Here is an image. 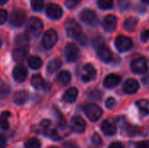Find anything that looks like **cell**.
I'll list each match as a JSON object with an SVG mask.
<instances>
[{"instance_id": "cell-49", "label": "cell", "mask_w": 149, "mask_h": 148, "mask_svg": "<svg viewBox=\"0 0 149 148\" xmlns=\"http://www.w3.org/2000/svg\"><path fill=\"white\" fill-rule=\"evenodd\" d=\"M50 148H58V147H50Z\"/></svg>"}, {"instance_id": "cell-20", "label": "cell", "mask_w": 149, "mask_h": 148, "mask_svg": "<svg viewBox=\"0 0 149 148\" xmlns=\"http://www.w3.org/2000/svg\"><path fill=\"white\" fill-rule=\"evenodd\" d=\"M28 55V51L25 47H18L15 49L12 52V57L15 61L17 62H22L26 58Z\"/></svg>"}, {"instance_id": "cell-26", "label": "cell", "mask_w": 149, "mask_h": 148, "mask_svg": "<svg viewBox=\"0 0 149 148\" xmlns=\"http://www.w3.org/2000/svg\"><path fill=\"white\" fill-rule=\"evenodd\" d=\"M148 101L146 99H142V100H139L137 101L136 105L139 108V111L141 113V114L142 116H146L149 113V109H148Z\"/></svg>"}, {"instance_id": "cell-38", "label": "cell", "mask_w": 149, "mask_h": 148, "mask_svg": "<svg viewBox=\"0 0 149 148\" xmlns=\"http://www.w3.org/2000/svg\"><path fill=\"white\" fill-rule=\"evenodd\" d=\"M115 104H116V100L113 98H112V97L107 99V100L106 101V106L108 109H112L115 106Z\"/></svg>"}, {"instance_id": "cell-24", "label": "cell", "mask_w": 149, "mask_h": 148, "mask_svg": "<svg viewBox=\"0 0 149 148\" xmlns=\"http://www.w3.org/2000/svg\"><path fill=\"white\" fill-rule=\"evenodd\" d=\"M10 112H3L0 115V128L3 130L9 129V118L10 117Z\"/></svg>"}, {"instance_id": "cell-9", "label": "cell", "mask_w": 149, "mask_h": 148, "mask_svg": "<svg viewBox=\"0 0 149 148\" xmlns=\"http://www.w3.org/2000/svg\"><path fill=\"white\" fill-rule=\"evenodd\" d=\"M131 68L135 73H144L148 70V62L145 58H138L132 62Z\"/></svg>"}, {"instance_id": "cell-39", "label": "cell", "mask_w": 149, "mask_h": 148, "mask_svg": "<svg viewBox=\"0 0 149 148\" xmlns=\"http://www.w3.org/2000/svg\"><path fill=\"white\" fill-rule=\"evenodd\" d=\"M7 19V11L4 10H0V24H3Z\"/></svg>"}, {"instance_id": "cell-43", "label": "cell", "mask_w": 149, "mask_h": 148, "mask_svg": "<svg viewBox=\"0 0 149 148\" xmlns=\"http://www.w3.org/2000/svg\"><path fill=\"white\" fill-rule=\"evenodd\" d=\"M77 40L81 44H86V40H87V38H86V36L85 35V34H81L80 36H79L78 37V38H77Z\"/></svg>"}, {"instance_id": "cell-40", "label": "cell", "mask_w": 149, "mask_h": 148, "mask_svg": "<svg viewBox=\"0 0 149 148\" xmlns=\"http://www.w3.org/2000/svg\"><path fill=\"white\" fill-rule=\"evenodd\" d=\"M135 148H149V141L148 140L141 141L136 145Z\"/></svg>"}, {"instance_id": "cell-41", "label": "cell", "mask_w": 149, "mask_h": 148, "mask_svg": "<svg viewBox=\"0 0 149 148\" xmlns=\"http://www.w3.org/2000/svg\"><path fill=\"white\" fill-rule=\"evenodd\" d=\"M141 40L143 42H147L149 40V29L148 30H146L144 31L142 33H141Z\"/></svg>"}, {"instance_id": "cell-29", "label": "cell", "mask_w": 149, "mask_h": 148, "mask_svg": "<svg viewBox=\"0 0 149 148\" xmlns=\"http://www.w3.org/2000/svg\"><path fill=\"white\" fill-rule=\"evenodd\" d=\"M40 147H41V143L36 138H31L27 140L24 143L25 148H40Z\"/></svg>"}, {"instance_id": "cell-12", "label": "cell", "mask_w": 149, "mask_h": 148, "mask_svg": "<svg viewBox=\"0 0 149 148\" xmlns=\"http://www.w3.org/2000/svg\"><path fill=\"white\" fill-rule=\"evenodd\" d=\"M12 75H13L14 79L17 82H23L24 80H25L28 75V72L24 65L19 64V65H17L15 68L13 69Z\"/></svg>"}, {"instance_id": "cell-13", "label": "cell", "mask_w": 149, "mask_h": 148, "mask_svg": "<svg viewBox=\"0 0 149 148\" xmlns=\"http://www.w3.org/2000/svg\"><path fill=\"white\" fill-rule=\"evenodd\" d=\"M101 129L103 133L107 136L114 135L116 133V124L112 120H104L101 124Z\"/></svg>"}, {"instance_id": "cell-11", "label": "cell", "mask_w": 149, "mask_h": 148, "mask_svg": "<svg viewBox=\"0 0 149 148\" xmlns=\"http://www.w3.org/2000/svg\"><path fill=\"white\" fill-rule=\"evenodd\" d=\"M71 127L73 132L81 133L85 132L86 127V123L81 117L75 116L71 120Z\"/></svg>"}, {"instance_id": "cell-36", "label": "cell", "mask_w": 149, "mask_h": 148, "mask_svg": "<svg viewBox=\"0 0 149 148\" xmlns=\"http://www.w3.org/2000/svg\"><path fill=\"white\" fill-rule=\"evenodd\" d=\"M80 2H81V0H65V6L68 9H73Z\"/></svg>"}, {"instance_id": "cell-15", "label": "cell", "mask_w": 149, "mask_h": 148, "mask_svg": "<svg viewBox=\"0 0 149 148\" xmlns=\"http://www.w3.org/2000/svg\"><path fill=\"white\" fill-rule=\"evenodd\" d=\"M117 25V18L114 15H107L103 21V27L107 31H113Z\"/></svg>"}, {"instance_id": "cell-45", "label": "cell", "mask_w": 149, "mask_h": 148, "mask_svg": "<svg viewBox=\"0 0 149 148\" xmlns=\"http://www.w3.org/2000/svg\"><path fill=\"white\" fill-rule=\"evenodd\" d=\"M64 147L65 148H77V146H76L74 143H72V142H66V143L64 145Z\"/></svg>"}, {"instance_id": "cell-35", "label": "cell", "mask_w": 149, "mask_h": 148, "mask_svg": "<svg viewBox=\"0 0 149 148\" xmlns=\"http://www.w3.org/2000/svg\"><path fill=\"white\" fill-rule=\"evenodd\" d=\"M92 142H93V144L94 146H96V147H99V146L101 145L102 140H101L100 136L97 133H95L93 135V137H92Z\"/></svg>"}, {"instance_id": "cell-25", "label": "cell", "mask_w": 149, "mask_h": 148, "mask_svg": "<svg viewBox=\"0 0 149 148\" xmlns=\"http://www.w3.org/2000/svg\"><path fill=\"white\" fill-rule=\"evenodd\" d=\"M42 59L38 57V56H31L29 58H28V64H29V66L33 69V70H38L41 67L42 65Z\"/></svg>"}, {"instance_id": "cell-4", "label": "cell", "mask_w": 149, "mask_h": 148, "mask_svg": "<svg viewBox=\"0 0 149 148\" xmlns=\"http://www.w3.org/2000/svg\"><path fill=\"white\" fill-rule=\"evenodd\" d=\"M65 55L67 61L74 62V61H77L80 58L81 52H80L79 47L75 44L69 43L66 44V46L65 48Z\"/></svg>"}, {"instance_id": "cell-2", "label": "cell", "mask_w": 149, "mask_h": 148, "mask_svg": "<svg viewBox=\"0 0 149 148\" xmlns=\"http://www.w3.org/2000/svg\"><path fill=\"white\" fill-rule=\"evenodd\" d=\"M65 28L67 35L71 38H78L79 36L82 34L80 25L74 20V19H68L65 24Z\"/></svg>"}, {"instance_id": "cell-21", "label": "cell", "mask_w": 149, "mask_h": 148, "mask_svg": "<svg viewBox=\"0 0 149 148\" xmlns=\"http://www.w3.org/2000/svg\"><path fill=\"white\" fill-rule=\"evenodd\" d=\"M79 92L78 89L75 87H72L69 88L63 95V100L66 103H72L76 100L77 97H78Z\"/></svg>"}, {"instance_id": "cell-8", "label": "cell", "mask_w": 149, "mask_h": 148, "mask_svg": "<svg viewBox=\"0 0 149 148\" xmlns=\"http://www.w3.org/2000/svg\"><path fill=\"white\" fill-rule=\"evenodd\" d=\"M26 20V14L23 10L16 9L11 12L10 17V23L16 27L21 26Z\"/></svg>"}, {"instance_id": "cell-33", "label": "cell", "mask_w": 149, "mask_h": 148, "mask_svg": "<svg viewBox=\"0 0 149 148\" xmlns=\"http://www.w3.org/2000/svg\"><path fill=\"white\" fill-rule=\"evenodd\" d=\"M10 92V88L8 85L3 84L0 85V99H3L9 95Z\"/></svg>"}, {"instance_id": "cell-44", "label": "cell", "mask_w": 149, "mask_h": 148, "mask_svg": "<svg viewBox=\"0 0 149 148\" xmlns=\"http://www.w3.org/2000/svg\"><path fill=\"white\" fill-rule=\"evenodd\" d=\"M108 148H125L124 147V145L120 142H113L110 144L109 147Z\"/></svg>"}, {"instance_id": "cell-28", "label": "cell", "mask_w": 149, "mask_h": 148, "mask_svg": "<svg viewBox=\"0 0 149 148\" xmlns=\"http://www.w3.org/2000/svg\"><path fill=\"white\" fill-rule=\"evenodd\" d=\"M137 24H138V19L137 18H135V17H128V18H127L125 20L123 26H124L125 30L132 31L134 30Z\"/></svg>"}, {"instance_id": "cell-23", "label": "cell", "mask_w": 149, "mask_h": 148, "mask_svg": "<svg viewBox=\"0 0 149 148\" xmlns=\"http://www.w3.org/2000/svg\"><path fill=\"white\" fill-rule=\"evenodd\" d=\"M71 78H72L71 73L68 71L65 70V71L60 72L59 74L58 75V81L59 82L60 85H66L71 81Z\"/></svg>"}, {"instance_id": "cell-48", "label": "cell", "mask_w": 149, "mask_h": 148, "mask_svg": "<svg viewBox=\"0 0 149 148\" xmlns=\"http://www.w3.org/2000/svg\"><path fill=\"white\" fill-rule=\"evenodd\" d=\"M1 44H2V42H1V39H0V46H1Z\"/></svg>"}, {"instance_id": "cell-3", "label": "cell", "mask_w": 149, "mask_h": 148, "mask_svg": "<svg viewBox=\"0 0 149 148\" xmlns=\"http://www.w3.org/2000/svg\"><path fill=\"white\" fill-rule=\"evenodd\" d=\"M79 17L84 23L91 26H96L99 24V18L96 13L90 9H84L81 10L79 13Z\"/></svg>"}, {"instance_id": "cell-6", "label": "cell", "mask_w": 149, "mask_h": 148, "mask_svg": "<svg viewBox=\"0 0 149 148\" xmlns=\"http://www.w3.org/2000/svg\"><path fill=\"white\" fill-rule=\"evenodd\" d=\"M85 113L91 121H97L102 115V110L95 104H89L85 106Z\"/></svg>"}, {"instance_id": "cell-32", "label": "cell", "mask_w": 149, "mask_h": 148, "mask_svg": "<svg viewBox=\"0 0 149 148\" xmlns=\"http://www.w3.org/2000/svg\"><path fill=\"white\" fill-rule=\"evenodd\" d=\"M97 3L103 10H108L113 6V0H97Z\"/></svg>"}, {"instance_id": "cell-34", "label": "cell", "mask_w": 149, "mask_h": 148, "mask_svg": "<svg viewBox=\"0 0 149 148\" xmlns=\"http://www.w3.org/2000/svg\"><path fill=\"white\" fill-rule=\"evenodd\" d=\"M126 131L128 135H134V134H137L138 132H139V128L136 127V126H131V125H128L126 128Z\"/></svg>"}, {"instance_id": "cell-27", "label": "cell", "mask_w": 149, "mask_h": 148, "mask_svg": "<svg viewBox=\"0 0 149 148\" xmlns=\"http://www.w3.org/2000/svg\"><path fill=\"white\" fill-rule=\"evenodd\" d=\"M61 65H62V62L60 59H58V58L52 59V61H50V63L47 65V71L50 73H53L60 68Z\"/></svg>"}, {"instance_id": "cell-42", "label": "cell", "mask_w": 149, "mask_h": 148, "mask_svg": "<svg viewBox=\"0 0 149 148\" xmlns=\"http://www.w3.org/2000/svg\"><path fill=\"white\" fill-rule=\"evenodd\" d=\"M6 145H7V141H6L5 137L0 133V148H5Z\"/></svg>"}, {"instance_id": "cell-46", "label": "cell", "mask_w": 149, "mask_h": 148, "mask_svg": "<svg viewBox=\"0 0 149 148\" xmlns=\"http://www.w3.org/2000/svg\"><path fill=\"white\" fill-rule=\"evenodd\" d=\"M7 2H8V0H0V4H1V5H3V4H5Z\"/></svg>"}, {"instance_id": "cell-31", "label": "cell", "mask_w": 149, "mask_h": 148, "mask_svg": "<svg viewBox=\"0 0 149 148\" xmlns=\"http://www.w3.org/2000/svg\"><path fill=\"white\" fill-rule=\"evenodd\" d=\"M31 6L34 11H40L44 8V0H31Z\"/></svg>"}, {"instance_id": "cell-47", "label": "cell", "mask_w": 149, "mask_h": 148, "mask_svg": "<svg viewBox=\"0 0 149 148\" xmlns=\"http://www.w3.org/2000/svg\"><path fill=\"white\" fill-rule=\"evenodd\" d=\"M142 1L146 3H149V0H142Z\"/></svg>"}, {"instance_id": "cell-7", "label": "cell", "mask_w": 149, "mask_h": 148, "mask_svg": "<svg viewBox=\"0 0 149 148\" xmlns=\"http://www.w3.org/2000/svg\"><path fill=\"white\" fill-rule=\"evenodd\" d=\"M115 46L121 52L127 51L133 46V40L127 36L120 35L115 39Z\"/></svg>"}, {"instance_id": "cell-10", "label": "cell", "mask_w": 149, "mask_h": 148, "mask_svg": "<svg viewBox=\"0 0 149 148\" xmlns=\"http://www.w3.org/2000/svg\"><path fill=\"white\" fill-rule=\"evenodd\" d=\"M46 15L51 19H59L63 15V10L55 3H49L46 7Z\"/></svg>"}, {"instance_id": "cell-30", "label": "cell", "mask_w": 149, "mask_h": 148, "mask_svg": "<svg viewBox=\"0 0 149 148\" xmlns=\"http://www.w3.org/2000/svg\"><path fill=\"white\" fill-rule=\"evenodd\" d=\"M29 43V36L25 33V34H20L17 35V38H16V44L20 45L21 47H24L26 44H28Z\"/></svg>"}, {"instance_id": "cell-19", "label": "cell", "mask_w": 149, "mask_h": 148, "mask_svg": "<svg viewBox=\"0 0 149 148\" xmlns=\"http://www.w3.org/2000/svg\"><path fill=\"white\" fill-rule=\"evenodd\" d=\"M28 98H29L28 92L24 90H21V91H17L14 93L13 101L15 104L21 106V105H24L28 100Z\"/></svg>"}, {"instance_id": "cell-1", "label": "cell", "mask_w": 149, "mask_h": 148, "mask_svg": "<svg viewBox=\"0 0 149 148\" xmlns=\"http://www.w3.org/2000/svg\"><path fill=\"white\" fill-rule=\"evenodd\" d=\"M43 31V22L38 17H31L26 25V34L31 37L37 38Z\"/></svg>"}, {"instance_id": "cell-37", "label": "cell", "mask_w": 149, "mask_h": 148, "mask_svg": "<svg viewBox=\"0 0 149 148\" xmlns=\"http://www.w3.org/2000/svg\"><path fill=\"white\" fill-rule=\"evenodd\" d=\"M104 43H105V41H104V39H103L101 37H97V38L93 40V45H94L97 49H99L100 47L103 46V45H104Z\"/></svg>"}, {"instance_id": "cell-5", "label": "cell", "mask_w": 149, "mask_h": 148, "mask_svg": "<svg viewBox=\"0 0 149 148\" xmlns=\"http://www.w3.org/2000/svg\"><path fill=\"white\" fill-rule=\"evenodd\" d=\"M58 41V34L57 31L53 29H49L43 36L42 44L45 49L52 48Z\"/></svg>"}, {"instance_id": "cell-22", "label": "cell", "mask_w": 149, "mask_h": 148, "mask_svg": "<svg viewBox=\"0 0 149 148\" xmlns=\"http://www.w3.org/2000/svg\"><path fill=\"white\" fill-rule=\"evenodd\" d=\"M31 85L37 90H45L47 85L44 79L40 75H34L31 78Z\"/></svg>"}, {"instance_id": "cell-16", "label": "cell", "mask_w": 149, "mask_h": 148, "mask_svg": "<svg viewBox=\"0 0 149 148\" xmlns=\"http://www.w3.org/2000/svg\"><path fill=\"white\" fill-rule=\"evenodd\" d=\"M120 82V77L116 74H109L104 79V86L107 88H113Z\"/></svg>"}, {"instance_id": "cell-14", "label": "cell", "mask_w": 149, "mask_h": 148, "mask_svg": "<svg viewBox=\"0 0 149 148\" xmlns=\"http://www.w3.org/2000/svg\"><path fill=\"white\" fill-rule=\"evenodd\" d=\"M140 88V85L138 83L137 80H135L134 79H127L124 85H123V90L125 92L132 94V93H135Z\"/></svg>"}, {"instance_id": "cell-18", "label": "cell", "mask_w": 149, "mask_h": 148, "mask_svg": "<svg viewBox=\"0 0 149 148\" xmlns=\"http://www.w3.org/2000/svg\"><path fill=\"white\" fill-rule=\"evenodd\" d=\"M85 74L82 75V80L84 82H88L96 77V70L91 64H86L84 67Z\"/></svg>"}, {"instance_id": "cell-17", "label": "cell", "mask_w": 149, "mask_h": 148, "mask_svg": "<svg viewBox=\"0 0 149 148\" xmlns=\"http://www.w3.org/2000/svg\"><path fill=\"white\" fill-rule=\"evenodd\" d=\"M98 56L103 62H106V63H108V62L112 61V59H113V54H112L111 51L105 45H103L98 49Z\"/></svg>"}]
</instances>
